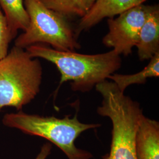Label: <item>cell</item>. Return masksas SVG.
Instances as JSON below:
<instances>
[{"label": "cell", "instance_id": "obj_1", "mask_svg": "<svg viewBox=\"0 0 159 159\" xmlns=\"http://www.w3.org/2000/svg\"><path fill=\"white\" fill-rule=\"evenodd\" d=\"M32 58H41L54 64L61 74L59 87L70 81L73 91L85 93L108 80L121 66L120 55L113 50L97 54L58 51L43 44L29 46Z\"/></svg>", "mask_w": 159, "mask_h": 159}, {"label": "cell", "instance_id": "obj_2", "mask_svg": "<svg viewBox=\"0 0 159 159\" xmlns=\"http://www.w3.org/2000/svg\"><path fill=\"white\" fill-rule=\"evenodd\" d=\"M95 87L102 97L97 112L108 117L113 125L110 152L102 159H137L136 135L143 114L139 103L125 96L113 81L106 80Z\"/></svg>", "mask_w": 159, "mask_h": 159}, {"label": "cell", "instance_id": "obj_3", "mask_svg": "<svg viewBox=\"0 0 159 159\" xmlns=\"http://www.w3.org/2000/svg\"><path fill=\"white\" fill-rule=\"evenodd\" d=\"M66 115L64 118L44 117L19 111L7 113L2 119L4 125L17 129L25 134L43 137L60 148L68 159H91L92 154L77 148L75 141L84 131L100 127L99 123H84Z\"/></svg>", "mask_w": 159, "mask_h": 159}, {"label": "cell", "instance_id": "obj_4", "mask_svg": "<svg viewBox=\"0 0 159 159\" xmlns=\"http://www.w3.org/2000/svg\"><path fill=\"white\" fill-rule=\"evenodd\" d=\"M43 68L37 58L14 46L0 60V111L4 107L20 110L38 95Z\"/></svg>", "mask_w": 159, "mask_h": 159}, {"label": "cell", "instance_id": "obj_5", "mask_svg": "<svg viewBox=\"0 0 159 159\" xmlns=\"http://www.w3.org/2000/svg\"><path fill=\"white\" fill-rule=\"evenodd\" d=\"M29 25L15 41L22 48L37 44H48L62 51H75L81 48L70 18L46 7L40 0H24Z\"/></svg>", "mask_w": 159, "mask_h": 159}, {"label": "cell", "instance_id": "obj_6", "mask_svg": "<svg viewBox=\"0 0 159 159\" xmlns=\"http://www.w3.org/2000/svg\"><path fill=\"white\" fill-rule=\"evenodd\" d=\"M153 6L144 4L134 7L114 18L107 20L108 31L102 39L104 46L112 48L119 55L128 56L136 46L143 24Z\"/></svg>", "mask_w": 159, "mask_h": 159}, {"label": "cell", "instance_id": "obj_7", "mask_svg": "<svg viewBox=\"0 0 159 159\" xmlns=\"http://www.w3.org/2000/svg\"><path fill=\"white\" fill-rule=\"evenodd\" d=\"M148 0H97L84 17L81 18L75 29L79 36L82 31L95 26L105 18H113Z\"/></svg>", "mask_w": 159, "mask_h": 159}, {"label": "cell", "instance_id": "obj_8", "mask_svg": "<svg viewBox=\"0 0 159 159\" xmlns=\"http://www.w3.org/2000/svg\"><path fill=\"white\" fill-rule=\"evenodd\" d=\"M137 159H159V123L143 114L135 140Z\"/></svg>", "mask_w": 159, "mask_h": 159}, {"label": "cell", "instance_id": "obj_9", "mask_svg": "<svg viewBox=\"0 0 159 159\" xmlns=\"http://www.w3.org/2000/svg\"><path fill=\"white\" fill-rule=\"evenodd\" d=\"M136 47L141 61L150 60L159 52V6H153L140 30Z\"/></svg>", "mask_w": 159, "mask_h": 159}, {"label": "cell", "instance_id": "obj_10", "mask_svg": "<svg viewBox=\"0 0 159 159\" xmlns=\"http://www.w3.org/2000/svg\"><path fill=\"white\" fill-rule=\"evenodd\" d=\"M148 66L139 73L133 74H114L108 79L113 81L120 91L124 93L130 85L136 84H144L148 78L159 77V52L150 60Z\"/></svg>", "mask_w": 159, "mask_h": 159}, {"label": "cell", "instance_id": "obj_11", "mask_svg": "<svg viewBox=\"0 0 159 159\" xmlns=\"http://www.w3.org/2000/svg\"><path fill=\"white\" fill-rule=\"evenodd\" d=\"M0 7L7 20L14 39L19 30L24 31L29 26V17L24 0H0Z\"/></svg>", "mask_w": 159, "mask_h": 159}, {"label": "cell", "instance_id": "obj_12", "mask_svg": "<svg viewBox=\"0 0 159 159\" xmlns=\"http://www.w3.org/2000/svg\"><path fill=\"white\" fill-rule=\"evenodd\" d=\"M52 11L69 18L84 17L94 6L97 0H40Z\"/></svg>", "mask_w": 159, "mask_h": 159}, {"label": "cell", "instance_id": "obj_13", "mask_svg": "<svg viewBox=\"0 0 159 159\" xmlns=\"http://www.w3.org/2000/svg\"><path fill=\"white\" fill-rule=\"evenodd\" d=\"M12 40L7 20L0 7V60L8 54L9 44Z\"/></svg>", "mask_w": 159, "mask_h": 159}, {"label": "cell", "instance_id": "obj_14", "mask_svg": "<svg viewBox=\"0 0 159 159\" xmlns=\"http://www.w3.org/2000/svg\"><path fill=\"white\" fill-rule=\"evenodd\" d=\"M52 146L50 143H45L41 148L39 153L35 159H46L51 153Z\"/></svg>", "mask_w": 159, "mask_h": 159}]
</instances>
